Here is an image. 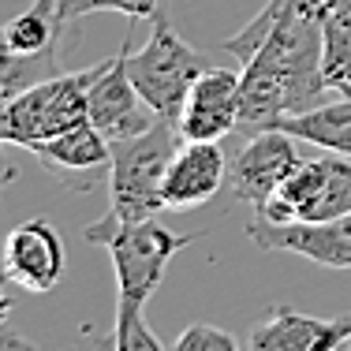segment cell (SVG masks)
<instances>
[{"label":"cell","mask_w":351,"mask_h":351,"mask_svg":"<svg viewBox=\"0 0 351 351\" xmlns=\"http://www.w3.org/2000/svg\"><path fill=\"white\" fill-rule=\"evenodd\" d=\"M273 128L291 138H303V142H314V146L332 149V154L351 157V97H344L337 105H317L311 112L284 116Z\"/></svg>","instance_id":"16"},{"label":"cell","mask_w":351,"mask_h":351,"mask_svg":"<svg viewBox=\"0 0 351 351\" xmlns=\"http://www.w3.org/2000/svg\"><path fill=\"white\" fill-rule=\"evenodd\" d=\"M325 15L322 0H265L262 12L221 45L243 64L239 86L247 131L325 105Z\"/></svg>","instance_id":"1"},{"label":"cell","mask_w":351,"mask_h":351,"mask_svg":"<svg viewBox=\"0 0 351 351\" xmlns=\"http://www.w3.org/2000/svg\"><path fill=\"white\" fill-rule=\"evenodd\" d=\"M0 351H38L27 337H19V329L12 325V317L4 322V337H0Z\"/></svg>","instance_id":"21"},{"label":"cell","mask_w":351,"mask_h":351,"mask_svg":"<svg viewBox=\"0 0 351 351\" xmlns=\"http://www.w3.org/2000/svg\"><path fill=\"white\" fill-rule=\"evenodd\" d=\"M322 71H325L329 90H337L340 97H351V12L325 15Z\"/></svg>","instance_id":"17"},{"label":"cell","mask_w":351,"mask_h":351,"mask_svg":"<svg viewBox=\"0 0 351 351\" xmlns=\"http://www.w3.org/2000/svg\"><path fill=\"white\" fill-rule=\"evenodd\" d=\"M165 0H60L64 19H82L90 12H120L128 19H157Z\"/></svg>","instance_id":"19"},{"label":"cell","mask_w":351,"mask_h":351,"mask_svg":"<svg viewBox=\"0 0 351 351\" xmlns=\"http://www.w3.org/2000/svg\"><path fill=\"white\" fill-rule=\"evenodd\" d=\"M247 236L262 250H284V254H299L306 262L329 265V269H351V213L332 217V221H288V224L250 221Z\"/></svg>","instance_id":"10"},{"label":"cell","mask_w":351,"mask_h":351,"mask_svg":"<svg viewBox=\"0 0 351 351\" xmlns=\"http://www.w3.org/2000/svg\"><path fill=\"white\" fill-rule=\"evenodd\" d=\"M94 68L86 71H60L45 82H34L23 94L8 97L0 108V138L8 146L34 149L38 142H49L64 131L86 123V94Z\"/></svg>","instance_id":"5"},{"label":"cell","mask_w":351,"mask_h":351,"mask_svg":"<svg viewBox=\"0 0 351 351\" xmlns=\"http://www.w3.org/2000/svg\"><path fill=\"white\" fill-rule=\"evenodd\" d=\"M299 165H303V157H299L291 135H284L277 128L250 131V142L228 165V187L239 202H247L250 210H254L265 198L277 195L280 183L288 180Z\"/></svg>","instance_id":"8"},{"label":"cell","mask_w":351,"mask_h":351,"mask_svg":"<svg viewBox=\"0 0 351 351\" xmlns=\"http://www.w3.org/2000/svg\"><path fill=\"white\" fill-rule=\"evenodd\" d=\"M149 23H154L149 41L142 49H135V53L123 49V64H128V75L138 86V94L146 97V105L161 120L180 123V112L187 105L191 86H195L198 75L210 68V64H206V56L191 41H183L176 34L165 12Z\"/></svg>","instance_id":"4"},{"label":"cell","mask_w":351,"mask_h":351,"mask_svg":"<svg viewBox=\"0 0 351 351\" xmlns=\"http://www.w3.org/2000/svg\"><path fill=\"white\" fill-rule=\"evenodd\" d=\"M228 183L221 142H183L165 176V210H198Z\"/></svg>","instance_id":"13"},{"label":"cell","mask_w":351,"mask_h":351,"mask_svg":"<svg viewBox=\"0 0 351 351\" xmlns=\"http://www.w3.org/2000/svg\"><path fill=\"white\" fill-rule=\"evenodd\" d=\"M180 149V131L169 120H157L149 131L135 138L112 142L108 165V213L105 224L146 221L165 210V176Z\"/></svg>","instance_id":"2"},{"label":"cell","mask_w":351,"mask_h":351,"mask_svg":"<svg viewBox=\"0 0 351 351\" xmlns=\"http://www.w3.org/2000/svg\"><path fill=\"white\" fill-rule=\"evenodd\" d=\"M243 128V86L239 71L228 68H206L198 82L191 86L187 105L180 112V131L183 142H221L232 131Z\"/></svg>","instance_id":"9"},{"label":"cell","mask_w":351,"mask_h":351,"mask_svg":"<svg viewBox=\"0 0 351 351\" xmlns=\"http://www.w3.org/2000/svg\"><path fill=\"white\" fill-rule=\"evenodd\" d=\"M351 340V314L314 317L291 306H277L250 329V351H337Z\"/></svg>","instance_id":"12"},{"label":"cell","mask_w":351,"mask_h":351,"mask_svg":"<svg viewBox=\"0 0 351 351\" xmlns=\"http://www.w3.org/2000/svg\"><path fill=\"white\" fill-rule=\"evenodd\" d=\"M86 116L108 142L135 138L161 120L146 105V97L138 94V86L131 82L128 64H123V49H120V56H108L105 64L94 68L90 94H86Z\"/></svg>","instance_id":"7"},{"label":"cell","mask_w":351,"mask_h":351,"mask_svg":"<svg viewBox=\"0 0 351 351\" xmlns=\"http://www.w3.org/2000/svg\"><path fill=\"white\" fill-rule=\"evenodd\" d=\"M68 269L64 239L45 217L15 224L4 239V280L27 291H53Z\"/></svg>","instance_id":"11"},{"label":"cell","mask_w":351,"mask_h":351,"mask_svg":"<svg viewBox=\"0 0 351 351\" xmlns=\"http://www.w3.org/2000/svg\"><path fill=\"white\" fill-rule=\"evenodd\" d=\"M348 351H351V340H348Z\"/></svg>","instance_id":"23"},{"label":"cell","mask_w":351,"mask_h":351,"mask_svg":"<svg viewBox=\"0 0 351 351\" xmlns=\"http://www.w3.org/2000/svg\"><path fill=\"white\" fill-rule=\"evenodd\" d=\"M351 213V157L332 154L303 161L273 198L254 206L250 221L288 224V221H332Z\"/></svg>","instance_id":"6"},{"label":"cell","mask_w":351,"mask_h":351,"mask_svg":"<svg viewBox=\"0 0 351 351\" xmlns=\"http://www.w3.org/2000/svg\"><path fill=\"white\" fill-rule=\"evenodd\" d=\"M325 12H351V0H322Z\"/></svg>","instance_id":"22"},{"label":"cell","mask_w":351,"mask_h":351,"mask_svg":"<svg viewBox=\"0 0 351 351\" xmlns=\"http://www.w3.org/2000/svg\"><path fill=\"white\" fill-rule=\"evenodd\" d=\"M172 351H239V344H236L232 332L198 322V325H191V329L180 332V340H176Z\"/></svg>","instance_id":"20"},{"label":"cell","mask_w":351,"mask_h":351,"mask_svg":"<svg viewBox=\"0 0 351 351\" xmlns=\"http://www.w3.org/2000/svg\"><path fill=\"white\" fill-rule=\"evenodd\" d=\"M82 239L108 250L116 269V303H135V306L149 303V295L161 288L169 262L191 243L187 236H176L165 224H157L154 217L128 224L94 221L82 228Z\"/></svg>","instance_id":"3"},{"label":"cell","mask_w":351,"mask_h":351,"mask_svg":"<svg viewBox=\"0 0 351 351\" xmlns=\"http://www.w3.org/2000/svg\"><path fill=\"white\" fill-rule=\"evenodd\" d=\"M64 15H60V0H34L27 12H19L15 19H8L4 34V49L0 53H15V56H45L60 49V27H64Z\"/></svg>","instance_id":"15"},{"label":"cell","mask_w":351,"mask_h":351,"mask_svg":"<svg viewBox=\"0 0 351 351\" xmlns=\"http://www.w3.org/2000/svg\"><path fill=\"white\" fill-rule=\"evenodd\" d=\"M101 344L105 351H169L146 325L142 306L135 303H116V329L112 337H101Z\"/></svg>","instance_id":"18"},{"label":"cell","mask_w":351,"mask_h":351,"mask_svg":"<svg viewBox=\"0 0 351 351\" xmlns=\"http://www.w3.org/2000/svg\"><path fill=\"white\" fill-rule=\"evenodd\" d=\"M30 154H34L53 176H64L71 187H75L71 176H79V187H94V183L108 180L112 142L86 120V123H79V128L64 131V135L49 138V142H38Z\"/></svg>","instance_id":"14"}]
</instances>
